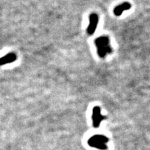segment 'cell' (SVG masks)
Instances as JSON below:
<instances>
[{
  "label": "cell",
  "instance_id": "1",
  "mask_svg": "<svg viewBox=\"0 0 150 150\" xmlns=\"http://www.w3.org/2000/svg\"><path fill=\"white\" fill-rule=\"evenodd\" d=\"M95 45L97 47L98 56L102 59H104L108 54L112 53V50L110 45L109 38L107 36L97 38L95 40Z\"/></svg>",
  "mask_w": 150,
  "mask_h": 150
},
{
  "label": "cell",
  "instance_id": "2",
  "mask_svg": "<svg viewBox=\"0 0 150 150\" xmlns=\"http://www.w3.org/2000/svg\"><path fill=\"white\" fill-rule=\"evenodd\" d=\"M108 138L103 135H95L91 137L88 140V145L91 147L97 148L101 150H106L108 149L107 142Z\"/></svg>",
  "mask_w": 150,
  "mask_h": 150
},
{
  "label": "cell",
  "instance_id": "3",
  "mask_svg": "<svg viewBox=\"0 0 150 150\" xmlns=\"http://www.w3.org/2000/svg\"><path fill=\"white\" fill-rule=\"evenodd\" d=\"M92 118H93L94 127L98 128L102 121L106 119V117L102 115V113H101V108L99 106H95V107L93 108Z\"/></svg>",
  "mask_w": 150,
  "mask_h": 150
},
{
  "label": "cell",
  "instance_id": "4",
  "mask_svg": "<svg viewBox=\"0 0 150 150\" xmlns=\"http://www.w3.org/2000/svg\"><path fill=\"white\" fill-rule=\"evenodd\" d=\"M99 17L96 13H91L89 16V25L87 29V33L88 35H93L96 31L97 24H98Z\"/></svg>",
  "mask_w": 150,
  "mask_h": 150
},
{
  "label": "cell",
  "instance_id": "5",
  "mask_svg": "<svg viewBox=\"0 0 150 150\" xmlns=\"http://www.w3.org/2000/svg\"><path fill=\"white\" fill-rule=\"evenodd\" d=\"M131 5L130 3L129 2H125L123 4H121L117 6H116L113 10L114 14L116 16H120L123 13V12L125 11L129 10L131 8Z\"/></svg>",
  "mask_w": 150,
  "mask_h": 150
},
{
  "label": "cell",
  "instance_id": "6",
  "mask_svg": "<svg viewBox=\"0 0 150 150\" xmlns=\"http://www.w3.org/2000/svg\"><path fill=\"white\" fill-rule=\"evenodd\" d=\"M17 59V56L15 53H9L3 57L0 58V65H4L8 63H13Z\"/></svg>",
  "mask_w": 150,
  "mask_h": 150
}]
</instances>
